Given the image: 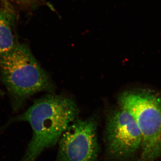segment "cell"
<instances>
[{"instance_id":"1","label":"cell","mask_w":161,"mask_h":161,"mask_svg":"<svg viewBox=\"0 0 161 161\" xmlns=\"http://www.w3.org/2000/svg\"><path fill=\"white\" fill-rule=\"evenodd\" d=\"M78 113L72 99L48 95L36 101L26 112L9 122L29 123L33 135L28 147L40 154L58 143L64 131L78 118Z\"/></svg>"},{"instance_id":"2","label":"cell","mask_w":161,"mask_h":161,"mask_svg":"<svg viewBox=\"0 0 161 161\" xmlns=\"http://www.w3.org/2000/svg\"><path fill=\"white\" fill-rule=\"evenodd\" d=\"M0 71L14 111L19 109L26 98L50 86L46 72L24 43H18L0 56Z\"/></svg>"},{"instance_id":"3","label":"cell","mask_w":161,"mask_h":161,"mask_svg":"<svg viewBox=\"0 0 161 161\" xmlns=\"http://www.w3.org/2000/svg\"><path fill=\"white\" fill-rule=\"evenodd\" d=\"M119 108L135 121L142 137V161L161 156V96L147 91H127L118 98Z\"/></svg>"},{"instance_id":"4","label":"cell","mask_w":161,"mask_h":161,"mask_svg":"<svg viewBox=\"0 0 161 161\" xmlns=\"http://www.w3.org/2000/svg\"><path fill=\"white\" fill-rule=\"evenodd\" d=\"M107 158L112 161H126L141 148L140 131L132 116L119 108L107 115L104 132Z\"/></svg>"},{"instance_id":"5","label":"cell","mask_w":161,"mask_h":161,"mask_svg":"<svg viewBox=\"0 0 161 161\" xmlns=\"http://www.w3.org/2000/svg\"><path fill=\"white\" fill-rule=\"evenodd\" d=\"M98 127L93 116L74 121L59 140L57 161H98Z\"/></svg>"},{"instance_id":"6","label":"cell","mask_w":161,"mask_h":161,"mask_svg":"<svg viewBox=\"0 0 161 161\" xmlns=\"http://www.w3.org/2000/svg\"><path fill=\"white\" fill-rule=\"evenodd\" d=\"M7 7L0 9V56L11 51L19 43L15 33L14 15Z\"/></svg>"},{"instance_id":"7","label":"cell","mask_w":161,"mask_h":161,"mask_svg":"<svg viewBox=\"0 0 161 161\" xmlns=\"http://www.w3.org/2000/svg\"><path fill=\"white\" fill-rule=\"evenodd\" d=\"M3 95H4V92H3V90L0 88V95H2V96H3Z\"/></svg>"}]
</instances>
